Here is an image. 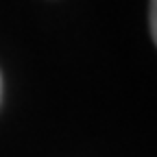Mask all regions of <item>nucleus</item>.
<instances>
[{
	"label": "nucleus",
	"mask_w": 157,
	"mask_h": 157,
	"mask_svg": "<svg viewBox=\"0 0 157 157\" xmlns=\"http://www.w3.org/2000/svg\"><path fill=\"white\" fill-rule=\"evenodd\" d=\"M148 22H151V35L157 46V0H151V11H148Z\"/></svg>",
	"instance_id": "obj_1"
},
{
	"label": "nucleus",
	"mask_w": 157,
	"mask_h": 157,
	"mask_svg": "<svg viewBox=\"0 0 157 157\" xmlns=\"http://www.w3.org/2000/svg\"><path fill=\"white\" fill-rule=\"evenodd\" d=\"M0 87H2V83H0Z\"/></svg>",
	"instance_id": "obj_2"
}]
</instances>
